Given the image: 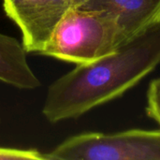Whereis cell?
<instances>
[{
    "label": "cell",
    "instance_id": "52a82bcc",
    "mask_svg": "<svg viewBox=\"0 0 160 160\" xmlns=\"http://www.w3.org/2000/svg\"><path fill=\"white\" fill-rule=\"evenodd\" d=\"M146 113L160 127V77L153 80L146 94Z\"/></svg>",
    "mask_w": 160,
    "mask_h": 160
},
{
    "label": "cell",
    "instance_id": "7a4b0ae2",
    "mask_svg": "<svg viewBox=\"0 0 160 160\" xmlns=\"http://www.w3.org/2000/svg\"><path fill=\"white\" fill-rule=\"evenodd\" d=\"M120 47L117 27L107 12L73 7L39 55L80 65L104 57Z\"/></svg>",
    "mask_w": 160,
    "mask_h": 160
},
{
    "label": "cell",
    "instance_id": "3957f363",
    "mask_svg": "<svg viewBox=\"0 0 160 160\" xmlns=\"http://www.w3.org/2000/svg\"><path fill=\"white\" fill-rule=\"evenodd\" d=\"M46 160H160V129H128L111 134L86 132L72 136Z\"/></svg>",
    "mask_w": 160,
    "mask_h": 160
},
{
    "label": "cell",
    "instance_id": "8992f818",
    "mask_svg": "<svg viewBox=\"0 0 160 160\" xmlns=\"http://www.w3.org/2000/svg\"><path fill=\"white\" fill-rule=\"evenodd\" d=\"M27 53L22 42L0 33V82L23 90L41 85L28 64Z\"/></svg>",
    "mask_w": 160,
    "mask_h": 160
},
{
    "label": "cell",
    "instance_id": "30bf717a",
    "mask_svg": "<svg viewBox=\"0 0 160 160\" xmlns=\"http://www.w3.org/2000/svg\"><path fill=\"white\" fill-rule=\"evenodd\" d=\"M0 123H1V117H0Z\"/></svg>",
    "mask_w": 160,
    "mask_h": 160
},
{
    "label": "cell",
    "instance_id": "9c48e42d",
    "mask_svg": "<svg viewBox=\"0 0 160 160\" xmlns=\"http://www.w3.org/2000/svg\"><path fill=\"white\" fill-rule=\"evenodd\" d=\"M87 0H73V7H78Z\"/></svg>",
    "mask_w": 160,
    "mask_h": 160
},
{
    "label": "cell",
    "instance_id": "5b68a950",
    "mask_svg": "<svg viewBox=\"0 0 160 160\" xmlns=\"http://www.w3.org/2000/svg\"><path fill=\"white\" fill-rule=\"evenodd\" d=\"M78 8L107 12L115 22L121 46L160 24V0H87Z\"/></svg>",
    "mask_w": 160,
    "mask_h": 160
},
{
    "label": "cell",
    "instance_id": "6da1fadb",
    "mask_svg": "<svg viewBox=\"0 0 160 160\" xmlns=\"http://www.w3.org/2000/svg\"><path fill=\"white\" fill-rule=\"evenodd\" d=\"M160 65V24L98 60L76 65L48 88L42 114L52 124L77 119L123 96Z\"/></svg>",
    "mask_w": 160,
    "mask_h": 160
},
{
    "label": "cell",
    "instance_id": "ba28073f",
    "mask_svg": "<svg viewBox=\"0 0 160 160\" xmlns=\"http://www.w3.org/2000/svg\"><path fill=\"white\" fill-rule=\"evenodd\" d=\"M0 160H46V158L37 149L0 147Z\"/></svg>",
    "mask_w": 160,
    "mask_h": 160
},
{
    "label": "cell",
    "instance_id": "277c9868",
    "mask_svg": "<svg viewBox=\"0 0 160 160\" xmlns=\"http://www.w3.org/2000/svg\"><path fill=\"white\" fill-rule=\"evenodd\" d=\"M6 15L19 27L27 52L39 54L73 0H3Z\"/></svg>",
    "mask_w": 160,
    "mask_h": 160
}]
</instances>
